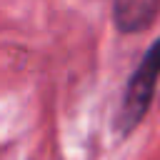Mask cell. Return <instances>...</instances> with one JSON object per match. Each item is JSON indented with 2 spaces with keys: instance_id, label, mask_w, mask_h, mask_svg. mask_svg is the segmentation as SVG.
I'll return each instance as SVG.
<instances>
[{
  "instance_id": "obj_1",
  "label": "cell",
  "mask_w": 160,
  "mask_h": 160,
  "mask_svg": "<svg viewBox=\"0 0 160 160\" xmlns=\"http://www.w3.org/2000/svg\"><path fill=\"white\" fill-rule=\"evenodd\" d=\"M158 80H160V38L142 55V60L138 62V68L132 70V75L125 85L122 102H120L118 120H115L120 135H128L130 130H135L140 125V120L145 118V112L150 108Z\"/></svg>"
},
{
  "instance_id": "obj_2",
  "label": "cell",
  "mask_w": 160,
  "mask_h": 160,
  "mask_svg": "<svg viewBox=\"0 0 160 160\" xmlns=\"http://www.w3.org/2000/svg\"><path fill=\"white\" fill-rule=\"evenodd\" d=\"M160 12V0H112V22L120 32H142Z\"/></svg>"
}]
</instances>
